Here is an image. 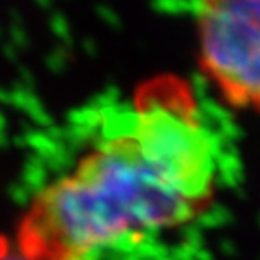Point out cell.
<instances>
[{
  "mask_svg": "<svg viewBox=\"0 0 260 260\" xmlns=\"http://www.w3.org/2000/svg\"><path fill=\"white\" fill-rule=\"evenodd\" d=\"M73 167L35 193L18 226L32 260H87L177 232L215 203L230 154L186 78L159 74L89 116Z\"/></svg>",
  "mask_w": 260,
  "mask_h": 260,
  "instance_id": "cell-1",
  "label": "cell"
},
{
  "mask_svg": "<svg viewBox=\"0 0 260 260\" xmlns=\"http://www.w3.org/2000/svg\"><path fill=\"white\" fill-rule=\"evenodd\" d=\"M199 65L220 98L260 116V0H195Z\"/></svg>",
  "mask_w": 260,
  "mask_h": 260,
  "instance_id": "cell-2",
  "label": "cell"
},
{
  "mask_svg": "<svg viewBox=\"0 0 260 260\" xmlns=\"http://www.w3.org/2000/svg\"><path fill=\"white\" fill-rule=\"evenodd\" d=\"M0 260H32V258H27V256L18 251V253H2Z\"/></svg>",
  "mask_w": 260,
  "mask_h": 260,
  "instance_id": "cell-3",
  "label": "cell"
}]
</instances>
